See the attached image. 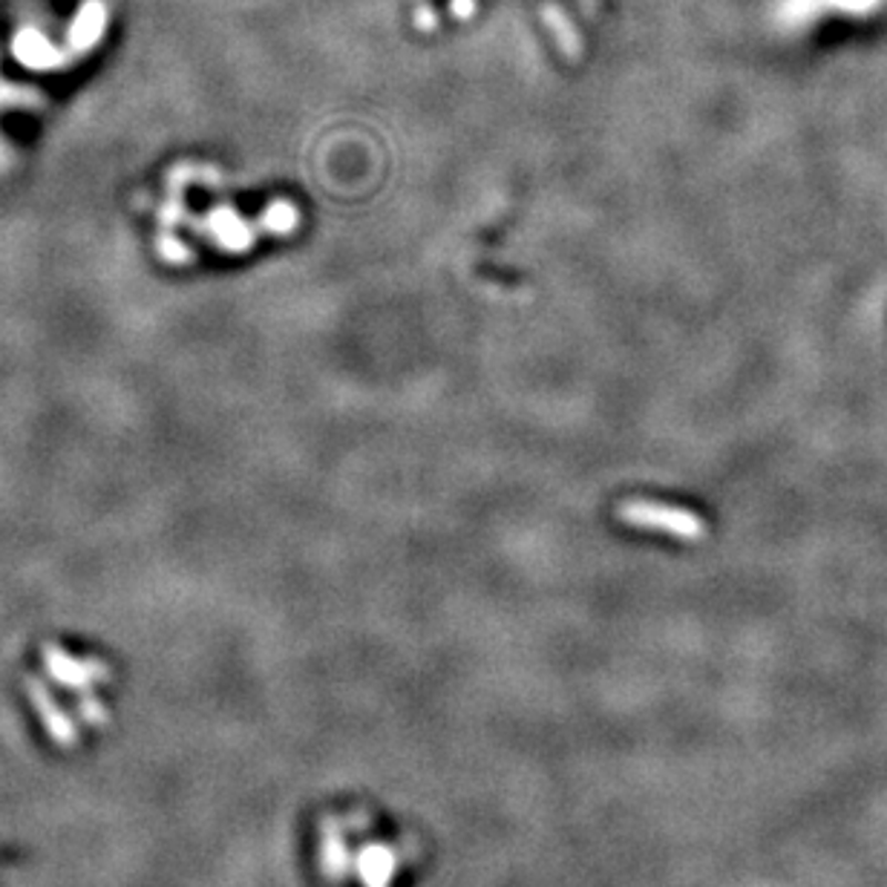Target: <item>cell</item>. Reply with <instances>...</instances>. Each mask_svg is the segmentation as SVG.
I'll list each match as a JSON object with an SVG mask.
<instances>
[{"instance_id": "obj_8", "label": "cell", "mask_w": 887, "mask_h": 887, "mask_svg": "<svg viewBox=\"0 0 887 887\" xmlns=\"http://www.w3.org/2000/svg\"><path fill=\"white\" fill-rule=\"evenodd\" d=\"M419 27H421V30H433V27H435V16L430 12V9L419 12Z\"/></svg>"}, {"instance_id": "obj_5", "label": "cell", "mask_w": 887, "mask_h": 887, "mask_svg": "<svg viewBox=\"0 0 887 887\" xmlns=\"http://www.w3.org/2000/svg\"><path fill=\"white\" fill-rule=\"evenodd\" d=\"M297 223H300V214L291 203H275L262 217V228H268L271 234H291Z\"/></svg>"}, {"instance_id": "obj_7", "label": "cell", "mask_w": 887, "mask_h": 887, "mask_svg": "<svg viewBox=\"0 0 887 887\" xmlns=\"http://www.w3.org/2000/svg\"><path fill=\"white\" fill-rule=\"evenodd\" d=\"M476 12V0H453V16L455 18H470Z\"/></svg>"}, {"instance_id": "obj_6", "label": "cell", "mask_w": 887, "mask_h": 887, "mask_svg": "<svg viewBox=\"0 0 887 887\" xmlns=\"http://www.w3.org/2000/svg\"><path fill=\"white\" fill-rule=\"evenodd\" d=\"M545 21L550 23V30H554L556 41H559V47L565 50V55H568V59H577L579 38H577V32H574V27H570L568 18L559 16L556 9H545Z\"/></svg>"}, {"instance_id": "obj_3", "label": "cell", "mask_w": 887, "mask_h": 887, "mask_svg": "<svg viewBox=\"0 0 887 887\" xmlns=\"http://www.w3.org/2000/svg\"><path fill=\"white\" fill-rule=\"evenodd\" d=\"M401 856L390 844H363L361 850L354 853V876L361 887H392Z\"/></svg>"}, {"instance_id": "obj_1", "label": "cell", "mask_w": 887, "mask_h": 887, "mask_svg": "<svg viewBox=\"0 0 887 887\" xmlns=\"http://www.w3.org/2000/svg\"><path fill=\"white\" fill-rule=\"evenodd\" d=\"M617 519L631 527H642V530H663L666 536L680 542L706 539L709 530L706 522L700 519L698 513L685 510V507L663 505V502H646V498L622 502L617 507Z\"/></svg>"}, {"instance_id": "obj_2", "label": "cell", "mask_w": 887, "mask_h": 887, "mask_svg": "<svg viewBox=\"0 0 887 887\" xmlns=\"http://www.w3.org/2000/svg\"><path fill=\"white\" fill-rule=\"evenodd\" d=\"M885 0H784L781 3V21L786 27H807L824 16L867 18L881 7Z\"/></svg>"}, {"instance_id": "obj_4", "label": "cell", "mask_w": 887, "mask_h": 887, "mask_svg": "<svg viewBox=\"0 0 887 887\" xmlns=\"http://www.w3.org/2000/svg\"><path fill=\"white\" fill-rule=\"evenodd\" d=\"M320 865L326 876L334 881H343L354 873V853L349 850L347 836L338 824H326L323 842H320Z\"/></svg>"}]
</instances>
